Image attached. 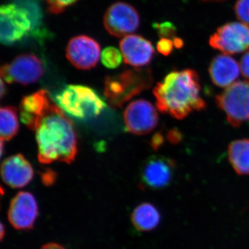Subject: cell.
<instances>
[{"mask_svg": "<svg viewBox=\"0 0 249 249\" xmlns=\"http://www.w3.org/2000/svg\"><path fill=\"white\" fill-rule=\"evenodd\" d=\"M140 16L132 5L117 1L105 13L103 24L110 35L121 37L135 32L140 26Z\"/></svg>", "mask_w": 249, "mask_h": 249, "instance_id": "cell-8", "label": "cell"}, {"mask_svg": "<svg viewBox=\"0 0 249 249\" xmlns=\"http://www.w3.org/2000/svg\"><path fill=\"white\" fill-rule=\"evenodd\" d=\"M47 90L38 91L24 96L19 105L20 120L28 128L35 131L39 121L53 104Z\"/></svg>", "mask_w": 249, "mask_h": 249, "instance_id": "cell-15", "label": "cell"}, {"mask_svg": "<svg viewBox=\"0 0 249 249\" xmlns=\"http://www.w3.org/2000/svg\"><path fill=\"white\" fill-rule=\"evenodd\" d=\"M44 64L35 54L23 53L1 67V79L6 83L29 85L43 76Z\"/></svg>", "mask_w": 249, "mask_h": 249, "instance_id": "cell-7", "label": "cell"}, {"mask_svg": "<svg viewBox=\"0 0 249 249\" xmlns=\"http://www.w3.org/2000/svg\"><path fill=\"white\" fill-rule=\"evenodd\" d=\"M240 67L235 59L227 55H219L211 60L209 68L211 80L219 88L232 85L240 76Z\"/></svg>", "mask_w": 249, "mask_h": 249, "instance_id": "cell-17", "label": "cell"}, {"mask_svg": "<svg viewBox=\"0 0 249 249\" xmlns=\"http://www.w3.org/2000/svg\"><path fill=\"white\" fill-rule=\"evenodd\" d=\"M209 45L226 54L245 52L249 49V27L240 22L224 24L211 36Z\"/></svg>", "mask_w": 249, "mask_h": 249, "instance_id": "cell-9", "label": "cell"}, {"mask_svg": "<svg viewBox=\"0 0 249 249\" xmlns=\"http://www.w3.org/2000/svg\"><path fill=\"white\" fill-rule=\"evenodd\" d=\"M160 215L158 210L150 203L139 205L134 210L132 220L134 227L140 231L153 230L160 224Z\"/></svg>", "mask_w": 249, "mask_h": 249, "instance_id": "cell-19", "label": "cell"}, {"mask_svg": "<svg viewBox=\"0 0 249 249\" xmlns=\"http://www.w3.org/2000/svg\"><path fill=\"white\" fill-rule=\"evenodd\" d=\"M3 181L13 188L27 186L34 178V171L30 162L21 154L8 157L1 165Z\"/></svg>", "mask_w": 249, "mask_h": 249, "instance_id": "cell-16", "label": "cell"}, {"mask_svg": "<svg viewBox=\"0 0 249 249\" xmlns=\"http://www.w3.org/2000/svg\"><path fill=\"white\" fill-rule=\"evenodd\" d=\"M173 42L175 48H182L183 46V41L182 39L179 38V37H175V38L173 39Z\"/></svg>", "mask_w": 249, "mask_h": 249, "instance_id": "cell-31", "label": "cell"}, {"mask_svg": "<svg viewBox=\"0 0 249 249\" xmlns=\"http://www.w3.org/2000/svg\"><path fill=\"white\" fill-rule=\"evenodd\" d=\"M78 0H47V8L49 13L58 15L61 14Z\"/></svg>", "mask_w": 249, "mask_h": 249, "instance_id": "cell-22", "label": "cell"}, {"mask_svg": "<svg viewBox=\"0 0 249 249\" xmlns=\"http://www.w3.org/2000/svg\"><path fill=\"white\" fill-rule=\"evenodd\" d=\"M175 170L176 163L172 159L164 156H151L142 165L141 181L149 189H162L171 183Z\"/></svg>", "mask_w": 249, "mask_h": 249, "instance_id": "cell-11", "label": "cell"}, {"mask_svg": "<svg viewBox=\"0 0 249 249\" xmlns=\"http://www.w3.org/2000/svg\"><path fill=\"white\" fill-rule=\"evenodd\" d=\"M0 40L12 46L33 34L34 24L27 9L16 3L1 5L0 9Z\"/></svg>", "mask_w": 249, "mask_h": 249, "instance_id": "cell-5", "label": "cell"}, {"mask_svg": "<svg viewBox=\"0 0 249 249\" xmlns=\"http://www.w3.org/2000/svg\"><path fill=\"white\" fill-rule=\"evenodd\" d=\"M240 67L242 76L249 80V52L241 58Z\"/></svg>", "mask_w": 249, "mask_h": 249, "instance_id": "cell-26", "label": "cell"}, {"mask_svg": "<svg viewBox=\"0 0 249 249\" xmlns=\"http://www.w3.org/2000/svg\"><path fill=\"white\" fill-rule=\"evenodd\" d=\"M123 58L122 53L115 47H107L101 53V61L108 69H116L120 66Z\"/></svg>", "mask_w": 249, "mask_h": 249, "instance_id": "cell-21", "label": "cell"}, {"mask_svg": "<svg viewBox=\"0 0 249 249\" xmlns=\"http://www.w3.org/2000/svg\"><path fill=\"white\" fill-rule=\"evenodd\" d=\"M155 28L158 31L159 35L160 37H167V38H171L175 37V33H176V28L170 22L160 23V24H155Z\"/></svg>", "mask_w": 249, "mask_h": 249, "instance_id": "cell-24", "label": "cell"}, {"mask_svg": "<svg viewBox=\"0 0 249 249\" xmlns=\"http://www.w3.org/2000/svg\"><path fill=\"white\" fill-rule=\"evenodd\" d=\"M55 103L67 115L87 121L101 115L107 103L92 88L85 85H69L55 96Z\"/></svg>", "mask_w": 249, "mask_h": 249, "instance_id": "cell-3", "label": "cell"}, {"mask_svg": "<svg viewBox=\"0 0 249 249\" xmlns=\"http://www.w3.org/2000/svg\"><path fill=\"white\" fill-rule=\"evenodd\" d=\"M202 1H226V0H202Z\"/></svg>", "mask_w": 249, "mask_h": 249, "instance_id": "cell-34", "label": "cell"}, {"mask_svg": "<svg viewBox=\"0 0 249 249\" xmlns=\"http://www.w3.org/2000/svg\"><path fill=\"white\" fill-rule=\"evenodd\" d=\"M173 39L160 37L157 45V49L158 52L162 55H165V56H168L170 54H171L173 48L175 47Z\"/></svg>", "mask_w": 249, "mask_h": 249, "instance_id": "cell-25", "label": "cell"}, {"mask_svg": "<svg viewBox=\"0 0 249 249\" xmlns=\"http://www.w3.org/2000/svg\"><path fill=\"white\" fill-rule=\"evenodd\" d=\"M0 134L1 139L11 140L19 131L18 111L13 106H5L0 109Z\"/></svg>", "mask_w": 249, "mask_h": 249, "instance_id": "cell-20", "label": "cell"}, {"mask_svg": "<svg viewBox=\"0 0 249 249\" xmlns=\"http://www.w3.org/2000/svg\"><path fill=\"white\" fill-rule=\"evenodd\" d=\"M163 140L164 139H163V137L161 133L157 132L152 137L151 142H150V145H151L154 150H158L160 145L163 143Z\"/></svg>", "mask_w": 249, "mask_h": 249, "instance_id": "cell-27", "label": "cell"}, {"mask_svg": "<svg viewBox=\"0 0 249 249\" xmlns=\"http://www.w3.org/2000/svg\"><path fill=\"white\" fill-rule=\"evenodd\" d=\"M4 234V227L3 224L1 225V238L2 239Z\"/></svg>", "mask_w": 249, "mask_h": 249, "instance_id": "cell-33", "label": "cell"}, {"mask_svg": "<svg viewBox=\"0 0 249 249\" xmlns=\"http://www.w3.org/2000/svg\"><path fill=\"white\" fill-rule=\"evenodd\" d=\"M66 56L71 65L78 70H91L99 61L101 46L89 36H75L67 44Z\"/></svg>", "mask_w": 249, "mask_h": 249, "instance_id": "cell-12", "label": "cell"}, {"mask_svg": "<svg viewBox=\"0 0 249 249\" xmlns=\"http://www.w3.org/2000/svg\"><path fill=\"white\" fill-rule=\"evenodd\" d=\"M153 82L150 69L126 70L118 74L106 77L105 96L113 108H120L124 103L148 89Z\"/></svg>", "mask_w": 249, "mask_h": 249, "instance_id": "cell-4", "label": "cell"}, {"mask_svg": "<svg viewBox=\"0 0 249 249\" xmlns=\"http://www.w3.org/2000/svg\"><path fill=\"white\" fill-rule=\"evenodd\" d=\"M38 215V205L34 195L21 191L13 198L8 211V219L18 230H29L34 227Z\"/></svg>", "mask_w": 249, "mask_h": 249, "instance_id": "cell-13", "label": "cell"}, {"mask_svg": "<svg viewBox=\"0 0 249 249\" xmlns=\"http://www.w3.org/2000/svg\"><path fill=\"white\" fill-rule=\"evenodd\" d=\"M36 138L39 161L71 163L78 152V140L73 123L53 103L36 126Z\"/></svg>", "mask_w": 249, "mask_h": 249, "instance_id": "cell-2", "label": "cell"}, {"mask_svg": "<svg viewBox=\"0 0 249 249\" xmlns=\"http://www.w3.org/2000/svg\"><path fill=\"white\" fill-rule=\"evenodd\" d=\"M42 181L47 185H51L55 179V173L52 170H47L42 175Z\"/></svg>", "mask_w": 249, "mask_h": 249, "instance_id": "cell-28", "label": "cell"}, {"mask_svg": "<svg viewBox=\"0 0 249 249\" xmlns=\"http://www.w3.org/2000/svg\"><path fill=\"white\" fill-rule=\"evenodd\" d=\"M41 249H65L62 246L58 245V244L52 243L47 244L42 247Z\"/></svg>", "mask_w": 249, "mask_h": 249, "instance_id": "cell-30", "label": "cell"}, {"mask_svg": "<svg viewBox=\"0 0 249 249\" xmlns=\"http://www.w3.org/2000/svg\"><path fill=\"white\" fill-rule=\"evenodd\" d=\"M124 62L135 67L147 66L155 55V49L152 42L140 35L126 36L119 43Z\"/></svg>", "mask_w": 249, "mask_h": 249, "instance_id": "cell-14", "label": "cell"}, {"mask_svg": "<svg viewBox=\"0 0 249 249\" xmlns=\"http://www.w3.org/2000/svg\"><path fill=\"white\" fill-rule=\"evenodd\" d=\"M234 10L237 19L249 27V0H237Z\"/></svg>", "mask_w": 249, "mask_h": 249, "instance_id": "cell-23", "label": "cell"}, {"mask_svg": "<svg viewBox=\"0 0 249 249\" xmlns=\"http://www.w3.org/2000/svg\"><path fill=\"white\" fill-rule=\"evenodd\" d=\"M181 138H182L181 134L180 133L178 130H177V129H173V130L171 129V130L168 132V139L170 142L177 143V142H178L181 140Z\"/></svg>", "mask_w": 249, "mask_h": 249, "instance_id": "cell-29", "label": "cell"}, {"mask_svg": "<svg viewBox=\"0 0 249 249\" xmlns=\"http://www.w3.org/2000/svg\"><path fill=\"white\" fill-rule=\"evenodd\" d=\"M126 129L136 135H145L156 128L159 115L153 105L146 100L132 101L124 112Z\"/></svg>", "mask_w": 249, "mask_h": 249, "instance_id": "cell-10", "label": "cell"}, {"mask_svg": "<svg viewBox=\"0 0 249 249\" xmlns=\"http://www.w3.org/2000/svg\"><path fill=\"white\" fill-rule=\"evenodd\" d=\"M229 124L239 127L249 123V81H237L216 96Z\"/></svg>", "mask_w": 249, "mask_h": 249, "instance_id": "cell-6", "label": "cell"}, {"mask_svg": "<svg viewBox=\"0 0 249 249\" xmlns=\"http://www.w3.org/2000/svg\"><path fill=\"white\" fill-rule=\"evenodd\" d=\"M229 161L240 175H249V139L233 141L228 147Z\"/></svg>", "mask_w": 249, "mask_h": 249, "instance_id": "cell-18", "label": "cell"}, {"mask_svg": "<svg viewBox=\"0 0 249 249\" xmlns=\"http://www.w3.org/2000/svg\"><path fill=\"white\" fill-rule=\"evenodd\" d=\"M6 94V89H5V85L4 80H1V98H2L3 96Z\"/></svg>", "mask_w": 249, "mask_h": 249, "instance_id": "cell-32", "label": "cell"}, {"mask_svg": "<svg viewBox=\"0 0 249 249\" xmlns=\"http://www.w3.org/2000/svg\"><path fill=\"white\" fill-rule=\"evenodd\" d=\"M201 91L197 72L186 69L170 72L156 85L153 94L160 112L176 119H183L206 107Z\"/></svg>", "mask_w": 249, "mask_h": 249, "instance_id": "cell-1", "label": "cell"}]
</instances>
